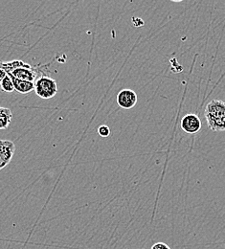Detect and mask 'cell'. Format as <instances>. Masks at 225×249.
<instances>
[{"instance_id": "12", "label": "cell", "mask_w": 225, "mask_h": 249, "mask_svg": "<svg viewBox=\"0 0 225 249\" xmlns=\"http://www.w3.org/2000/svg\"><path fill=\"white\" fill-rule=\"evenodd\" d=\"M7 76V73L0 67V83L4 80V78Z\"/></svg>"}, {"instance_id": "6", "label": "cell", "mask_w": 225, "mask_h": 249, "mask_svg": "<svg viewBox=\"0 0 225 249\" xmlns=\"http://www.w3.org/2000/svg\"><path fill=\"white\" fill-rule=\"evenodd\" d=\"M137 94L131 89H123L117 95V104L124 109H130L137 104Z\"/></svg>"}, {"instance_id": "7", "label": "cell", "mask_w": 225, "mask_h": 249, "mask_svg": "<svg viewBox=\"0 0 225 249\" xmlns=\"http://www.w3.org/2000/svg\"><path fill=\"white\" fill-rule=\"evenodd\" d=\"M9 75V74H8ZM13 80V84L15 87V90L17 91L20 94L30 93L33 90H35V84L30 83V82H25V81H21L18 80L15 77L10 76Z\"/></svg>"}, {"instance_id": "5", "label": "cell", "mask_w": 225, "mask_h": 249, "mask_svg": "<svg viewBox=\"0 0 225 249\" xmlns=\"http://www.w3.org/2000/svg\"><path fill=\"white\" fill-rule=\"evenodd\" d=\"M180 126L184 132L189 134H194L201 129L202 123L196 114L189 113L181 119Z\"/></svg>"}, {"instance_id": "8", "label": "cell", "mask_w": 225, "mask_h": 249, "mask_svg": "<svg viewBox=\"0 0 225 249\" xmlns=\"http://www.w3.org/2000/svg\"><path fill=\"white\" fill-rule=\"evenodd\" d=\"M12 111L7 107H0V130L6 129L12 122Z\"/></svg>"}, {"instance_id": "10", "label": "cell", "mask_w": 225, "mask_h": 249, "mask_svg": "<svg viewBox=\"0 0 225 249\" xmlns=\"http://www.w3.org/2000/svg\"><path fill=\"white\" fill-rule=\"evenodd\" d=\"M98 133H99V135L102 136V137H107V136H109V134H110V128H109L107 125L103 124V125L99 126V128H98Z\"/></svg>"}, {"instance_id": "11", "label": "cell", "mask_w": 225, "mask_h": 249, "mask_svg": "<svg viewBox=\"0 0 225 249\" xmlns=\"http://www.w3.org/2000/svg\"><path fill=\"white\" fill-rule=\"evenodd\" d=\"M152 249H171L169 248V246H167L166 244H164V243H156V244H155L153 247H152Z\"/></svg>"}, {"instance_id": "3", "label": "cell", "mask_w": 225, "mask_h": 249, "mask_svg": "<svg viewBox=\"0 0 225 249\" xmlns=\"http://www.w3.org/2000/svg\"><path fill=\"white\" fill-rule=\"evenodd\" d=\"M37 68L38 67H33L30 64L22 62L18 67L15 68L13 71H11L10 73H7V74H9L10 76L15 77L18 80L30 82V83L35 84V82L40 77V76H38L39 73L42 72V71H39Z\"/></svg>"}, {"instance_id": "1", "label": "cell", "mask_w": 225, "mask_h": 249, "mask_svg": "<svg viewBox=\"0 0 225 249\" xmlns=\"http://www.w3.org/2000/svg\"><path fill=\"white\" fill-rule=\"evenodd\" d=\"M208 127L213 131H225V103L214 99L209 102L204 111Z\"/></svg>"}, {"instance_id": "2", "label": "cell", "mask_w": 225, "mask_h": 249, "mask_svg": "<svg viewBox=\"0 0 225 249\" xmlns=\"http://www.w3.org/2000/svg\"><path fill=\"white\" fill-rule=\"evenodd\" d=\"M35 92L39 98L49 100L58 93V84L53 78L42 75L35 82Z\"/></svg>"}, {"instance_id": "4", "label": "cell", "mask_w": 225, "mask_h": 249, "mask_svg": "<svg viewBox=\"0 0 225 249\" xmlns=\"http://www.w3.org/2000/svg\"><path fill=\"white\" fill-rule=\"evenodd\" d=\"M16 152V145L10 140H0V171L10 164Z\"/></svg>"}, {"instance_id": "9", "label": "cell", "mask_w": 225, "mask_h": 249, "mask_svg": "<svg viewBox=\"0 0 225 249\" xmlns=\"http://www.w3.org/2000/svg\"><path fill=\"white\" fill-rule=\"evenodd\" d=\"M0 87H1V89H2L4 92L11 93V92L15 91V87H14V84H13V80H12V78L10 77V75H8V74H7V76L4 78V80L0 83Z\"/></svg>"}]
</instances>
